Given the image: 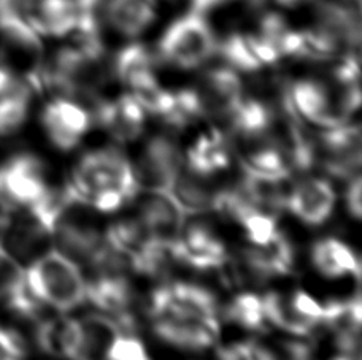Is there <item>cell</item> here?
I'll list each match as a JSON object with an SVG mask.
<instances>
[{"label": "cell", "instance_id": "6da1fadb", "mask_svg": "<svg viewBox=\"0 0 362 360\" xmlns=\"http://www.w3.org/2000/svg\"><path fill=\"white\" fill-rule=\"evenodd\" d=\"M75 196L99 213H115L137 197L140 186L134 165L119 148L86 152L67 183Z\"/></svg>", "mask_w": 362, "mask_h": 360}, {"label": "cell", "instance_id": "7a4b0ae2", "mask_svg": "<svg viewBox=\"0 0 362 360\" xmlns=\"http://www.w3.org/2000/svg\"><path fill=\"white\" fill-rule=\"evenodd\" d=\"M30 294L56 311L69 313L86 300V280L78 263L61 251H48L25 270Z\"/></svg>", "mask_w": 362, "mask_h": 360}, {"label": "cell", "instance_id": "3957f363", "mask_svg": "<svg viewBox=\"0 0 362 360\" xmlns=\"http://www.w3.org/2000/svg\"><path fill=\"white\" fill-rule=\"evenodd\" d=\"M218 40L204 15L189 11L164 30L158 43L159 59L181 70H194L215 56Z\"/></svg>", "mask_w": 362, "mask_h": 360}, {"label": "cell", "instance_id": "277c9868", "mask_svg": "<svg viewBox=\"0 0 362 360\" xmlns=\"http://www.w3.org/2000/svg\"><path fill=\"white\" fill-rule=\"evenodd\" d=\"M150 319L219 325L218 300L209 289L189 282L160 286L151 294Z\"/></svg>", "mask_w": 362, "mask_h": 360}, {"label": "cell", "instance_id": "5b68a950", "mask_svg": "<svg viewBox=\"0 0 362 360\" xmlns=\"http://www.w3.org/2000/svg\"><path fill=\"white\" fill-rule=\"evenodd\" d=\"M105 243L118 254L127 268L135 273L151 276L164 275L169 260V251L154 241L139 220H124L112 224L107 229Z\"/></svg>", "mask_w": 362, "mask_h": 360}, {"label": "cell", "instance_id": "8992f818", "mask_svg": "<svg viewBox=\"0 0 362 360\" xmlns=\"http://www.w3.org/2000/svg\"><path fill=\"white\" fill-rule=\"evenodd\" d=\"M49 188L45 165L34 154H16L0 165V210L4 213L30 208Z\"/></svg>", "mask_w": 362, "mask_h": 360}, {"label": "cell", "instance_id": "52a82bcc", "mask_svg": "<svg viewBox=\"0 0 362 360\" xmlns=\"http://www.w3.org/2000/svg\"><path fill=\"white\" fill-rule=\"evenodd\" d=\"M185 167V156L172 135H154L141 151L134 167L140 189L169 194L178 173Z\"/></svg>", "mask_w": 362, "mask_h": 360}, {"label": "cell", "instance_id": "ba28073f", "mask_svg": "<svg viewBox=\"0 0 362 360\" xmlns=\"http://www.w3.org/2000/svg\"><path fill=\"white\" fill-rule=\"evenodd\" d=\"M267 323L294 337H308L322 323V305L307 292H267L262 297Z\"/></svg>", "mask_w": 362, "mask_h": 360}, {"label": "cell", "instance_id": "9c48e42d", "mask_svg": "<svg viewBox=\"0 0 362 360\" xmlns=\"http://www.w3.org/2000/svg\"><path fill=\"white\" fill-rule=\"evenodd\" d=\"M316 156L331 176L350 179L356 175L362 160L359 126L345 122L327 128L316 138Z\"/></svg>", "mask_w": 362, "mask_h": 360}, {"label": "cell", "instance_id": "30bf717a", "mask_svg": "<svg viewBox=\"0 0 362 360\" xmlns=\"http://www.w3.org/2000/svg\"><path fill=\"white\" fill-rule=\"evenodd\" d=\"M93 114L78 100L57 97L42 112V126L56 150L69 152L80 145L93 126Z\"/></svg>", "mask_w": 362, "mask_h": 360}, {"label": "cell", "instance_id": "8fae6325", "mask_svg": "<svg viewBox=\"0 0 362 360\" xmlns=\"http://www.w3.org/2000/svg\"><path fill=\"white\" fill-rule=\"evenodd\" d=\"M192 91L202 118L213 119H229L245 97L240 76L230 67L206 70Z\"/></svg>", "mask_w": 362, "mask_h": 360}, {"label": "cell", "instance_id": "7c38bea8", "mask_svg": "<svg viewBox=\"0 0 362 360\" xmlns=\"http://www.w3.org/2000/svg\"><path fill=\"white\" fill-rule=\"evenodd\" d=\"M170 257L199 272H209L226 265L228 249L221 236L205 222L185 224Z\"/></svg>", "mask_w": 362, "mask_h": 360}, {"label": "cell", "instance_id": "4fadbf2b", "mask_svg": "<svg viewBox=\"0 0 362 360\" xmlns=\"http://www.w3.org/2000/svg\"><path fill=\"white\" fill-rule=\"evenodd\" d=\"M93 121L105 128L118 143H131L145 128V112L131 94L116 99H95L93 102Z\"/></svg>", "mask_w": 362, "mask_h": 360}, {"label": "cell", "instance_id": "5bb4252c", "mask_svg": "<svg viewBox=\"0 0 362 360\" xmlns=\"http://www.w3.org/2000/svg\"><path fill=\"white\" fill-rule=\"evenodd\" d=\"M139 221L148 235L170 254L172 248L175 246L183 232L186 215L170 194L150 192V196L141 202Z\"/></svg>", "mask_w": 362, "mask_h": 360}, {"label": "cell", "instance_id": "9a60e30c", "mask_svg": "<svg viewBox=\"0 0 362 360\" xmlns=\"http://www.w3.org/2000/svg\"><path fill=\"white\" fill-rule=\"evenodd\" d=\"M335 192L322 178H305L286 196V208L291 215L310 227L322 226L332 216Z\"/></svg>", "mask_w": 362, "mask_h": 360}, {"label": "cell", "instance_id": "2e32d148", "mask_svg": "<svg viewBox=\"0 0 362 360\" xmlns=\"http://www.w3.org/2000/svg\"><path fill=\"white\" fill-rule=\"evenodd\" d=\"M242 267L257 282L286 276L294 268V248L288 236L278 232L264 244H253L242 253Z\"/></svg>", "mask_w": 362, "mask_h": 360}, {"label": "cell", "instance_id": "e0dca14e", "mask_svg": "<svg viewBox=\"0 0 362 360\" xmlns=\"http://www.w3.org/2000/svg\"><path fill=\"white\" fill-rule=\"evenodd\" d=\"M216 53L223 56L228 67L242 73H256L281 59L276 51L259 35L243 34V32H232L224 37L223 42H218Z\"/></svg>", "mask_w": 362, "mask_h": 360}, {"label": "cell", "instance_id": "ac0fdd59", "mask_svg": "<svg viewBox=\"0 0 362 360\" xmlns=\"http://www.w3.org/2000/svg\"><path fill=\"white\" fill-rule=\"evenodd\" d=\"M0 300L19 318L35 319L42 304L25 284V270L16 257L0 243Z\"/></svg>", "mask_w": 362, "mask_h": 360}, {"label": "cell", "instance_id": "d6986e66", "mask_svg": "<svg viewBox=\"0 0 362 360\" xmlns=\"http://www.w3.org/2000/svg\"><path fill=\"white\" fill-rule=\"evenodd\" d=\"M32 91L28 80L0 66V137L15 133L28 119Z\"/></svg>", "mask_w": 362, "mask_h": 360}, {"label": "cell", "instance_id": "ffe728a7", "mask_svg": "<svg viewBox=\"0 0 362 360\" xmlns=\"http://www.w3.org/2000/svg\"><path fill=\"white\" fill-rule=\"evenodd\" d=\"M316 29L325 32L340 48L356 51L361 43L359 10L350 5L321 0L316 5Z\"/></svg>", "mask_w": 362, "mask_h": 360}, {"label": "cell", "instance_id": "44dd1931", "mask_svg": "<svg viewBox=\"0 0 362 360\" xmlns=\"http://www.w3.org/2000/svg\"><path fill=\"white\" fill-rule=\"evenodd\" d=\"M35 344L45 354L66 360L81 359L80 319L53 318L42 320L35 329Z\"/></svg>", "mask_w": 362, "mask_h": 360}, {"label": "cell", "instance_id": "7402d4cb", "mask_svg": "<svg viewBox=\"0 0 362 360\" xmlns=\"http://www.w3.org/2000/svg\"><path fill=\"white\" fill-rule=\"evenodd\" d=\"M229 165V138L218 128H211L210 132L200 135L186 152L185 167L200 176L213 178L228 170Z\"/></svg>", "mask_w": 362, "mask_h": 360}, {"label": "cell", "instance_id": "603a6c76", "mask_svg": "<svg viewBox=\"0 0 362 360\" xmlns=\"http://www.w3.org/2000/svg\"><path fill=\"white\" fill-rule=\"evenodd\" d=\"M100 15L118 34L135 38L151 28L156 19V2L153 0H103Z\"/></svg>", "mask_w": 362, "mask_h": 360}, {"label": "cell", "instance_id": "cb8c5ba5", "mask_svg": "<svg viewBox=\"0 0 362 360\" xmlns=\"http://www.w3.org/2000/svg\"><path fill=\"white\" fill-rule=\"evenodd\" d=\"M221 191L223 188H216L211 183V178L196 175L183 167L169 194L185 215H204L216 211Z\"/></svg>", "mask_w": 362, "mask_h": 360}, {"label": "cell", "instance_id": "d4e9b609", "mask_svg": "<svg viewBox=\"0 0 362 360\" xmlns=\"http://www.w3.org/2000/svg\"><path fill=\"white\" fill-rule=\"evenodd\" d=\"M113 73L131 92L140 91L158 83L156 57L141 43H131L116 54Z\"/></svg>", "mask_w": 362, "mask_h": 360}, {"label": "cell", "instance_id": "484cf974", "mask_svg": "<svg viewBox=\"0 0 362 360\" xmlns=\"http://www.w3.org/2000/svg\"><path fill=\"white\" fill-rule=\"evenodd\" d=\"M313 267L326 278L337 280L345 276L361 278V260L356 253L339 239L326 236L315 241L312 248Z\"/></svg>", "mask_w": 362, "mask_h": 360}, {"label": "cell", "instance_id": "4316f807", "mask_svg": "<svg viewBox=\"0 0 362 360\" xmlns=\"http://www.w3.org/2000/svg\"><path fill=\"white\" fill-rule=\"evenodd\" d=\"M80 15L75 0H38L29 23L40 37H67L76 28Z\"/></svg>", "mask_w": 362, "mask_h": 360}, {"label": "cell", "instance_id": "83f0119b", "mask_svg": "<svg viewBox=\"0 0 362 360\" xmlns=\"http://www.w3.org/2000/svg\"><path fill=\"white\" fill-rule=\"evenodd\" d=\"M224 318L229 323L251 332H266L267 318L264 313L262 297L251 292L238 294L224 308Z\"/></svg>", "mask_w": 362, "mask_h": 360}, {"label": "cell", "instance_id": "f1b7e54d", "mask_svg": "<svg viewBox=\"0 0 362 360\" xmlns=\"http://www.w3.org/2000/svg\"><path fill=\"white\" fill-rule=\"evenodd\" d=\"M102 360H153L145 344L134 333H118L103 354Z\"/></svg>", "mask_w": 362, "mask_h": 360}, {"label": "cell", "instance_id": "f546056e", "mask_svg": "<svg viewBox=\"0 0 362 360\" xmlns=\"http://www.w3.org/2000/svg\"><path fill=\"white\" fill-rule=\"evenodd\" d=\"M38 0H0V29L13 24L29 23Z\"/></svg>", "mask_w": 362, "mask_h": 360}, {"label": "cell", "instance_id": "4dcf8cb0", "mask_svg": "<svg viewBox=\"0 0 362 360\" xmlns=\"http://www.w3.org/2000/svg\"><path fill=\"white\" fill-rule=\"evenodd\" d=\"M28 343L21 333L8 327H0V360H24Z\"/></svg>", "mask_w": 362, "mask_h": 360}, {"label": "cell", "instance_id": "1f68e13d", "mask_svg": "<svg viewBox=\"0 0 362 360\" xmlns=\"http://www.w3.org/2000/svg\"><path fill=\"white\" fill-rule=\"evenodd\" d=\"M361 191H362V183H361V175H356L350 178V183H348V188L345 191V205L350 216L354 220H361Z\"/></svg>", "mask_w": 362, "mask_h": 360}, {"label": "cell", "instance_id": "d6a6232c", "mask_svg": "<svg viewBox=\"0 0 362 360\" xmlns=\"http://www.w3.org/2000/svg\"><path fill=\"white\" fill-rule=\"evenodd\" d=\"M232 2H235V0H189L191 11L199 13V15H204V16L209 15L210 11L223 8V6L229 5ZM248 2L253 6H257L261 5L262 0H248Z\"/></svg>", "mask_w": 362, "mask_h": 360}, {"label": "cell", "instance_id": "836d02e7", "mask_svg": "<svg viewBox=\"0 0 362 360\" xmlns=\"http://www.w3.org/2000/svg\"><path fill=\"white\" fill-rule=\"evenodd\" d=\"M218 360H255L250 343H237L219 349Z\"/></svg>", "mask_w": 362, "mask_h": 360}, {"label": "cell", "instance_id": "e575fe53", "mask_svg": "<svg viewBox=\"0 0 362 360\" xmlns=\"http://www.w3.org/2000/svg\"><path fill=\"white\" fill-rule=\"evenodd\" d=\"M250 348H251V354H253L255 360H278L275 352L272 351L270 344L250 342Z\"/></svg>", "mask_w": 362, "mask_h": 360}, {"label": "cell", "instance_id": "d590c367", "mask_svg": "<svg viewBox=\"0 0 362 360\" xmlns=\"http://www.w3.org/2000/svg\"><path fill=\"white\" fill-rule=\"evenodd\" d=\"M10 222H8V217H6V213H4L2 210H0V235H2L6 229H8Z\"/></svg>", "mask_w": 362, "mask_h": 360}, {"label": "cell", "instance_id": "8d00e7d4", "mask_svg": "<svg viewBox=\"0 0 362 360\" xmlns=\"http://www.w3.org/2000/svg\"><path fill=\"white\" fill-rule=\"evenodd\" d=\"M275 2L283 5V6H289V8H293V6H297L303 2H308V0H275Z\"/></svg>", "mask_w": 362, "mask_h": 360}]
</instances>
